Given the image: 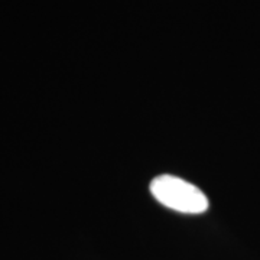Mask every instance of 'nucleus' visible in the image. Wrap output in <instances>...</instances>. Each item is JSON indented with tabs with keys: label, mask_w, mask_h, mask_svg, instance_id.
<instances>
[{
	"label": "nucleus",
	"mask_w": 260,
	"mask_h": 260,
	"mask_svg": "<svg viewBox=\"0 0 260 260\" xmlns=\"http://www.w3.org/2000/svg\"><path fill=\"white\" fill-rule=\"evenodd\" d=\"M150 192L162 205L184 214H201L208 210L207 195L189 182L174 175H159L150 184Z\"/></svg>",
	"instance_id": "obj_1"
}]
</instances>
